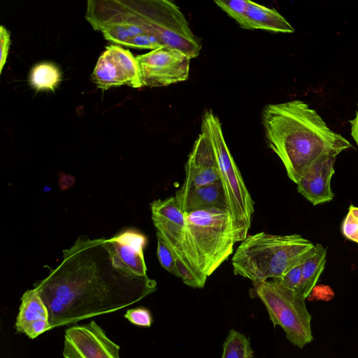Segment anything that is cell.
<instances>
[{"label":"cell","mask_w":358,"mask_h":358,"mask_svg":"<svg viewBox=\"0 0 358 358\" xmlns=\"http://www.w3.org/2000/svg\"><path fill=\"white\" fill-rule=\"evenodd\" d=\"M62 252L61 263L34 284L52 328L124 308L157 289L155 280L122 264L108 238L80 236Z\"/></svg>","instance_id":"1"},{"label":"cell","mask_w":358,"mask_h":358,"mask_svg":"<svg viewBox=\"0 0 358 358\" xmlns=\"http://www.w3.org/2000/svg\"><path fill=\"white\" fill-rule=\"evenodd\" d=\"M262 117L268 145L280 159L288 178L294 183L320 158L337 156L352 147L301 100L268 104Z\"/></svg>","instance_id":"2"},{"label":"cell","mask_w":358,"mask_h":358,"mask_svg":"<svg viewBox=\"0 0 358 358\" xmlns=\"http://www.w3.org/2000/svg\"><path fill=\"white\" fill-rule=\"evenodd\" d=\"M87 9L134 26L138 36L156 38L162 47L176 50L191 59L201 44L180 8L169 0L88 1Z\"/></svg>","instance_id":"3"},{"label":"cell","mask_w":358,"mask_h":358,"mask_svg":"<svg viewBox=\"0 0 358 358\" xmlns=\"http://www.w3.org/2000/svg\"><path fill=\"white\" fill-rule=\"evenodd\" d=\"M232 220L220 208L185 213L180 248L200 288L234 251Z\"/></svg>","instance_id":"4"},{"label":"cell","mask_w":358,"mask_h":358,"mask_svg":"<svg viewBox=\"0 0 358 358\" xmlns=\"http://www.w3.org/2000/svg\"><path fill=\"white\" fill-rule=\"evenodd\" d=\"M315 247L299 234L248 235L233 255V272L252 282L282 276Z\"/></svg>","instance_id":"5"},{"label":"cell","mask_w":358,"mask_h":358,"mask_svg":"<svg viewBox=\"0 0 358 358\" xmlns=\"http://www.w3.org/2000/svg\"><path fill=\"white\" fill-rule=\"evenodd\" d=\"M201 131L208 136L217 159L220 180L232 220L234 241L241 242L248 236L255 203L227 145L222 124L212 110L203 113Z\"/></svg>","instance_id":"6"},{"label":"cell","mask_w":358,"mask_h":358,"mask_svg":"<svg viewBox=\"0 0 358 358\" xmlns=\"http://www.w3.org/2000/svg\"><path fill=\"white\" fill-rule=\"evenodd\" d=\"M252 285L251 292L262 301L273 326H280L291 343L302 349L313 341L312 316L301 294L273 280L253 282Z\"/></svg>","instance_id":"7"},{"label":"cell","mask_w":358,"mask_h":358,"mask_svg":"<svg viewBox=\"0 0 358 358\" xmlns=\"http://www.w3.org/2000/svg\"><path fill=\"white\" fill-rule=\"evenodd\" d=\"M150 209L157 237L162 238L172 251L178 278L189 287L200 288L180 248L185 213L179 208L175 196L154 201L150 204Z\"/></svg>","instance_id":"8"},{"label":"cell","mask_w":358,"mask_h":358,"mask_svg":"<svg viewBox=\"0 0 358 358\" xmlns=\"http://www.w3.org/2000/svg\"><path fill=\"white\" fill-rule=\"evenodd\" d=\"M136 59L143 86L164 87L188 79L191 59L176 50L161 47Z\"/></svg>","instance_id":"9"},{"label":"cell","mask_w":358,"mask_h":358,"mask_svg":"<svg viewBox=\"0 0 358 358\" xmlns=\"http://www.w3.org/2000/svg\"><path fill=\"white\" fill-rule=\"evenodd\" d=\"M97 87L106 90L127 85L134 88L143 86L138 64L128 50L110 45L99 56L92 74Z\"/></svg>","instance_id":"10"},{"label":"cell","mask_w":358,"mask_h":358,"mask_svg":"<svg viewBox=\"0 0 358 358\" xmlns=\"http://www.w3.org/2000/svg\"><path fill=\"white\" fill-rule=\"evenodd\" d=\"M120 346L94 320L65 331L64 358H120Z\"/></svg>","instance_id":"11"},{"label":"cell","mask_w":358,"mask_h":358,"mask_svg":"<svg viewBox=\"0 0 358 358\" xmlns=\"http://www.w3.org/2000/svg\"><path fill=\"white\" fill-rule=\"evenodd\" d=\"M185 178L176 192L177 201L190 191L220 180L217 159L208 136L201 132L196 139L185 166Z\"/></svg>","instance_id":"12"},{"label":"cell","mask_w":358,"mask_h":358,"mask_svg":"<svg viewBox=\"0 0 358 358\" xmlns=\"http://www.w3.org/2000/svg\"><path fill=\"white\" fill-rule=\"evenodd\" d=\"M336 155H327L320 158L300 176L297 191L313 206L329 202L334 198L331 187Z\"/></svg>","instance_id":"13"},{"label":"cell","mask_w":358,"mask_h":358,"mask_svg":"<svg viewBox=\"0 0 358 358\" xmlns=\"http://www.w3.org/2000/svg\"><path fill=\"white\" fill-rule=\"evenodd\" d=\"M15 327L18 333L31 339L52 329L48 310L34 288L22 294Z\"/></svg>","instance_id":"14"},{"label":"cell","mask_w":358,"mask_h":358,"mask_svg":"<svg viewBox=\"0 0 358 358\" xmlns=\"http://www.w3.org/2000/svg\"><path fill=\"white\" fill-rule=\"evenodd\" d=\"M108 239L120 261L131 273L138 276H147L143 255L147 238L143 234L127 229Z\"/></svg>","instance_id":"15"},{"label":"cell","mask_w":358,"mask_h":358,"mask_svg":"<svg viewBox=\"0 0 358 358\" xmlns=\"http://www.w3.org/2000/svg\"><path fill=\"white\" fill-rule=\"evenodd\" d=\"M242 28L289 34L294 31V27L276 10L249 0Z\"/></svg>","instance_id":"16"},{"label":"cell","mask_w":358,"mask_h":358,"mask_svg":"<svg viewBox=\"0 0 358 358\" xmlns=\"http://www.w3.org/2000/svg\"><path fill=\"white\" fill-rule=\"evenodd\" d=\"M178 204L185 213L213 207L228 210L220 180L190 191Z\"/></svg>","instance_id":"17"},{"label":"cell","mask_w":358,"mask_h":358,"mask_svg":"<svg viewBox=\"0 0 358 358\" xmlns=\"http://www.w3.org/2000/svg\"><path fill=\"white\" fill-rule=\"evenodd\" d=\"M327 249L321 244H316L304 258L302 264V280L299 291L306 299L322 273L326 264Z\"/></svg>","instance_id":"18"},{"label":"cell","mask_w":358,"mask_h":358,"mask_svg":"<svg viewBox=\"0 0 358 358\" xmlns=\"http://www.w3.org/2000/svg\"><path fill=\"white\" fill-rule=\"evenodd\" d=\"M60 80L61 73L59 69L49 62H42L34 66L29 76L30 85L38 91H54Z\"/></svg>","instance_id":"19"},{"label":"cell","mask_w":358,"mask_h":358,"mask_svg":"<svg viewBox=\"0 0 358 358\" xmlns=\"http://www.w3.org/2000/svg\"><path fill=\"white\" fill-rule=\"evenodd\" d=\"M249 339L242 333L231 329L223 344L221 358H253Z\"/></svg>","instance_id":"20"},{"label":"cell","mask_w":358,"mask_h":358,"mask_svg":"<svg viewBox=\"0 0 358 358\" xmlns=\"http://www.w3.org/2000/svg\"><path fill=\"white\" fill-rule=\"evenodd\" d=\"M248 0H216L215 4L229 16L234 19L242 28L245 17Z\"/></svg>","instance_id":"21"},{"label":"cell","mask_w":358,"mask_h":358,"mask_svg":"<svg viewBox=\"0 0 358 358\" xmlns=\"http://www.w3.org/2000/svg\"><path fill=\"white\" fill-rule=\"evenodd\" d=\"M306 257L291 267L282 276L272 280L282 286L299 293L302 280V264Z\"/></svg>","instance_id":"22"},{"label":"cell","mask_w":358,"mask_h":358,"mask_svg":"<svg viewBox=\"0 0 358 358\" xmlns=\"http://www.w3.org/2000/svg\"><path fill=\"white\" fill-rule=\"evenodd\" d=\"M157 238V255L158 260L166 271L178 277L176 260L172 251L159 237Z\"/></svg>","instance_id":"23"},{"label":"cell","mask_w":358,"mask_h":358,"mask_svg":"<svg viewBox=\"0 0 358 358\" xmlns=\"http://www.w3.org/2000/svg\"><path fill=\"white\" fill-rule=\"evenodd\" d=\"M343 236L358 243V207L350 206L349 211L342 223Z\"/></svg>","instance_id":"24"},{"label":"cell","mask_w":358,"mask_h":358,"mask_svg":"<svg viewBox=\"0 0 358 358\" xmlns=\"http://www.w3.org/2000/svg\"><path fill=\"white\" fill-rule=\"evenodd\" d=\"M124 317L131 324L139 327H150L153 321L150 311L143 307L129 309Z\"/></svg>","instance_id":"25"},{"label":"cell","mask_w":358,"mask_h":358,"mask_svg":"<svg viewBox=\"0 0 358 358\" xmlns=\"http://www.w3.org/2000/svg\"><path fill=\"white\" fill-rule=\"evenodd\" d=\"M10 45V34L3 25L0 27V74L6 63L9 48Z\"/></svg>","instance_id":"26"},{"label":"cell","mask_w":358,"mask_h":358,"mask_svg":"<svg viewBox=\"0 0 358 358\" xmlns=\"http://www.w3.org/2000/svg\"><path fill=\"white\" fill-rule=\"evenodd\" d=\"M350 124L351 135L358 145V110L356 113L355 117L352 120H350Z\"/></svg>","instance_id":"27"}]
</instances>
